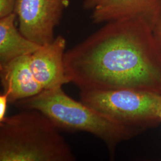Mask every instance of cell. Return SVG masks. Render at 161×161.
<instances>
[{
    "mask_svg": "<svg viewBox=\"0 0 161 161\" xmlns=\"http://www.w3.org/2000/svg\"><path fill=\"white\" fill-rule=\"evenodd\" d=\"M69 5L70 0H16L14 13L20 32L40 46L52 42Z\"/></svg>",
    "mask_w": 161,
    "mask_h": 161,
    "instance_id": "obj_5",
    "label": "cell"
},
{
    "mask_svg": "<svg viewBox=\"0 0 161 161\" xmlns=\"http://www.w3.org/2000/svg\"><path fill=\"white\" fill-rule=\"evenodd\" d=\"M80 101L112 121L141 132L161 122V95L134 90L80 91Z\"/></svg>",
    "mask_w": 161,
    "mask_h": 161,
    "instance_id": "obj_4",
    "label": "cell"
},
{
    "mask_svg": "<svg viewBox=\"0 0 161 161\" xmlns=\"http://www.w3.org/2000/svg\"><path fill=\"white\" fill-rule=\"evenodd\" d=\"M159 119H160V121L161 122V106L160 109H159Z\"/></svg>",
    "mask_w": 161,
    "mask_h": 161,
    "instance_id": "obj_13",
    "label": "cell"
},
{
    "mask_svg": "<svg viewBox=\"0 0 161 161\" xmlns=\"http://www.w3.org/2000/svg\"><path fill=\"white\" fill-rule=\"evenodd\" d=\"M9 94L10 92H3L0 95V122L4 120L6 117L7 104L9 103Z\"/></svg>",
    "mask_w": 161,
    "mask_h": 161,
    "instance_id": "obj_11",
    "label": "cell"
},
{
    "mask_svg": "<svg viewBox=\"0 0 161 161\" xmlns=\"http://www.w3.org/2000/svg\"><path fill=\"white\" fill-rule=\"evenodd\" d=\"M66 75L80 91L134 90L161 95V45L140 19L106 23L65 52Z\"/></svg>",
    "mask_w": 161,
    "mask_h": 161,
    "instance_id": "obj_1",
    "label": "cell"
},
{
    "mask_svg": "<svg viewBox=\"0 0 161 161\" xmlns=\"http://www.w3.org/2000/svg\"><path fill=\"white\" fill-rule=\"evenodd\" d=\"M66 46L64 37L58 35L52 42L41 46L31 55V69L44 90L62 87L69 83L64 63Z\"/></svg>",
    "mask_w": 161,
    "mask_h": 161,
    "instance_id": "obj_7",
    "label": "cell"
},
{
    "mask_svg": "<svg viewBox=\"0 0 161 161\" xmlns=\"http://www.w3.org/2000/svg\"><path fill=\"white\" fill-rule=\"evenodd\" d=\"M13 12L0 17V64L16 58L32 54L41 46L30 40L17 29Z\"/></svg>",
    "mask_w": 161,
    "mask_h": 161,
    "instance_id": "obj_9",
    "label": "cell"
},
{
    "mask_svg": "<svg viewBox=\"0 0 161 161\" xmlns=\"http://www.w3.org/2000/svg\"><path fill=\"white\" fill-rule=\"evenodd\" d=\"M16 0H0V17L14 12Z\"/></svg>",
    "mask_w": 161,
    "mask_h": 161,
    "instance_id": "obj_10",
    "label": "cell"
},
{
    "mask_svg": "<svg viewBox=\"0 0 161 161\" xmlns=\"http://www.w3.org/2000/svg\"><path fill=\"white\" fill-rule=\"evenodd\" d=\"M15 104L23 110L40 111L58 129L92 134L103 142L111 153L119 143L140 132L112 121L82 101L73 99L64 92L62 87L44 90Z\"/></svg>",
    "mask_w": 161,
    "mask_h": 161,
    "instance_id": "obj_3",
    "label": "cell"
},
{
    "mask_svg": "<svg viewBox=\"0 0 161 161\" xmlns=\"http://www.w3.org/2000/svg\"><path fill=\"white\" fill-rule=\"evenodd\" d=\"M152 31L156 38L161 45V12L152 28Z\"/></svg>",
    "mask_w": 161,
    "mask_h": 161,
    "instance_id": "obj_12",
    "label": "cell"
},
{
    "mask_svg": "<svg viewBox=\"0 0 161 161\" xmlns=\"http://www.w3.org/2000/svg\"><path fill=\"white\" fill-rule=\"evenodd\" d=\"M82 5L95 24L140 19L152 28L161 12V0H84Z\"/></svg>",
    "mask_w": 161,
    "mask_h": 161,
    "instance_id": "obj_6",
    "label": "cell"
},
{
    "mask_svg": "<svg viewBox=\"0 0 161 161\" xmlns=\"http://www.w3.org/2000/svg\"><path fill=\"white\" fill-rule=\"evenodd\" d=\"M40 111L24 109L0 122V161H74L70 147Z\"/></svg>",
    "mask_w": 161,
    "mask_h": 161,
    "instance_id": "obj_2",
    "label": "cell"
},
{
    "mask_svg": "<svg viewBox=\"0 0 161 161\" xmlns=\"http://www.w3.org/2000/svg\"><path fill=\"white\" fill-rule=\"evenodd\" d=\"M31 55L22 56L0 64L1 85L3 92H10L9 103H15L44 90L31 69Z\"/></svg>",
    "mask_w": 161,
    "mask_h": 161,
    "instance_id": "obj_8",
    "label": "cell"
}]
</instances>
